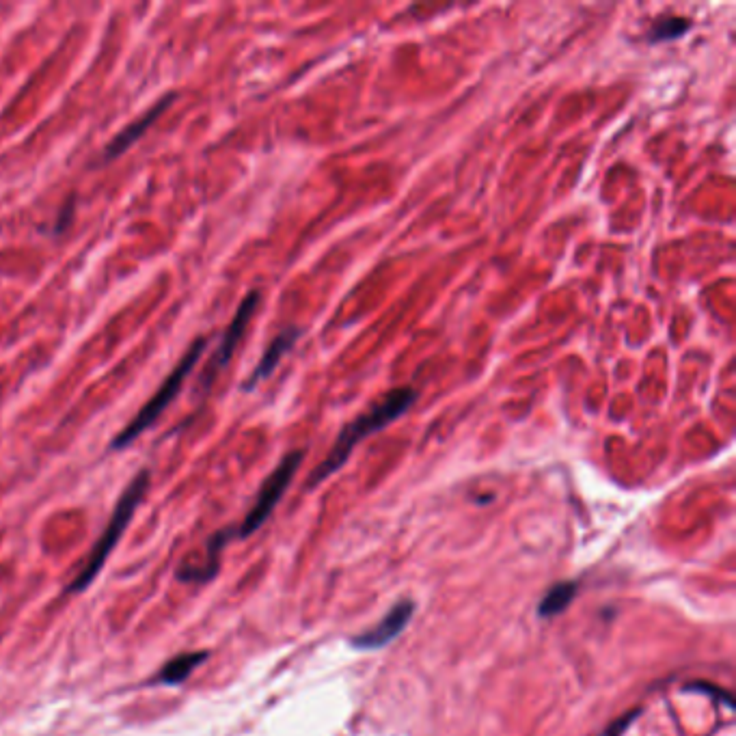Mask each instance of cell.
Masks as SVG:
<instances>
[{"mask_svg":"<svg viewBox=\"0 0 736 736\" xmlns=\"http://www.w3.org/2000/svg\"><path fill=\"white\" fill-rule=\"evenodd\" d=\"M173 100H175V93H167L165 98H160L152 108H149V111L145 115H141L139 119L132 121V124L128 128L121 130L115 136V139L106 145V149H104V160L111 162V160H115L119 156H124L134 143H139L141 136L149 128H152L162 115H165L169 111V106L173 104Z\"/></svg>","mask_w":736,"mask_h":736,"instance_id":"cell-7","label":"cell"},{"mask_svg":"<svg viewBox=\"0 0 736 736\" xmlns=\"http://www.w3.org/2000/svg\"><path fill=\"white\" fill-rule=\"evenodd\" d=\"M206 659H208L206 650L177 654V657H173L171 661L165 663V667H162L160 674L154 678V685H167V687L182 685L184 680L193 674Z\"/></svg>","mask_w":736,"mask_h":736,"instance_id":"cell-9","label":"cell"},{"mask_svg":"<svg viewBox=\"0 0 736 736\" xmlns=\"http://www.w3.org/2000/svg\"><path fill=\"white\" fill-rule=\"evenodd\" d=\"M301 335H303V331H301V329H285V331H281L275 339H272L270 346H268V348H266V352L262 354L260 363L255 365V370L251 372L249 380H247V383H244V387H242V389H244V391L255 389L257 385L262 383V380H266L272 372H275V370H277V365L281 363V359H283L285 354H288V352L294 348V344L298 342V337H301Z\"/></svg>","mask_w":736,"mask_h":736,"instance_id":"cell-8","label":"cell"},{"mask_svg":"<svg viewBox=\"0 0 736 736\" xmlns=\"http://www.w3.org/2000/svg\"><path fill=\"white\" fill-rule=\"evenodd\" d=\"M413 609H415V605L411 601H400L387 613L383 620H380L374 626V629H370V631L359 635V637H354L352 646L359 648V650H376V648L387 646L389 642H393V639L406 629V624L411 622Z\"/></svg>","mask_w":736,"mask_h":736,"instance_id":"cell-6","label":"cell"},{"mask_svg":"<svg viewBox=\"0 0 736 736\" xmlns=\"http://www.w3.org/2000/svg\"><path fill=\"white\" fill-rule=\"evenodd\" d=\"M206 346H208L206 337H197L195 342L190 344V348L186 350V354L180 359V363L173 367V372L167 376L165 383L160 385V389L152 395V398H149V402L141 408V411L134 415V419L130 421V424L115 436V441L111 445L113 449L128 447L130 443H134L136 439H139L143 432H147L149 428L156 424L158 417L167 411L169 404L177 398V393L182 391L188 374L193 372V367L199 363Z\"/></svg>","mask_w":736,"mask_h":736,"instance_id":"cell-3","label":"cell"},{"mask_svg":"<svg viewBox=\"0 0 736 736\" xmlns=\"http://www.w3.org/2000/svg\"><path fill=\"white\" fill-rule=\"evenodd\" d=\"M577 596V583L575 581H564V583H557L553 585V588L544 594L542 603L538 607V613L542 618H553V616H560V613L564 609H568V605L575 601Z\"/></svg>","mask_w":736,"mask_h":736,"instance_id":"cell-11","label":"cell"},{"mask_svg":"<svg viewBox=\"0 0 736 736\" xmlns=\"http://www.w3.org/2000/svg\"><path fill=\"white\" fill-rule=\"evenodd\" d=\"M693 22L689 18H661L657 24L652 26L648 33V42L650 44H663V42H674V39L685 37L691 31Z\"/></svg>","mask_w":736,"mask_h":736,"instance_id":"cell-12","label":"cell"},{"mask_svg":"<svg viewBox=\"0 0 736 736\" xmlns=\"http://www.w3.org/2000/svg\"><path fill=\"white\" fill-rule=\"evenodd\" d=\"M225 540H227V531L216 534L210 542L208 557L203 560V564L201 566H182L180 570H177V577H180L182 581H193V583L210 581L216 575V570H218V560H221V551L225 547Z\"/></svg>","mask_w":736,"mask_h":736,"instance_id":"cell-10","label":"cell"},{"mask_svg":"<svg viewBox=\"0 0 736 736\" xmlns=\"http://www.w3.org/2000/svg\"><path fill=\"white\" fill-rule=\"evenodd\" d=\"M303 456L305 454L301 452V449H296V452H290L288 456H285L279 462V467L268 475V480L262 484L260 493H257V499L253 503V508L249 510L247 519H244V523L238 529V536L240 538H247V536L255 534V531L260 529L270 519L272 510L277 508V503L285 495V490H288V486L292 484L298 467H301Z\"/></svg>","mask_w":736,"mask_h":736,"instance_id":"cell-4","label":"cell"},{"mask_svg":"<svg viewBox=\"0 0 736 736\" xmlns=\"http://www.w3.org/2000/svg\"><path fill=\"white\" fill-rule=\"evenodd\" d=\"M147 488H149V471L143 469V471H139V473H136L132 477V482L126 486L124 493H121V497L117 501V506H115L113 514H111V521H108L106 529L102 531V536L98 538V542H95V547L87 555V560H85L83 568H80L78 575L72 579L67 592L78 594V592L87 590L89 585L93 583V579L100 575V570L104 568V564L108 560V555H111L115 551L119 538L124 536L126 527L130 525L136 506H139V503L143 501V497L147 493Z\"/></svg>","mask_w":736,"mask_h":736,"instance_id":"cell-2","label":"cell"},{"mask_svg":"<svg viewBox=\"0 0 736 736\" xmlns=\"http://www.w3.org/2000/svg\"><path fill=\"white\" fill-rule=\"evenodd\" d=\"M257 305H260V292H251L240 303L234 320L229 322L227 331H225V335L221 339V346L216 348L212 361L208 363V367H206V370H203V374L199 378V395L210 391V387H212V383L216 380V376L221 374L225 370V367L229 365L231 357H234L236 350H238L240 339L244 337V333H247V326H249L251 318L255 316Z\"/></svg>","mask_w":736,"mask_h":736,"instance_id":"cell-5","label":"cell"},{"mask_svg":"<svg viewBox=\"0 0 736 736\" xmlns=\"http://www.w3.org/2000/svg\"><path fill=\"white\" fill-rule=\"evenodd\" d=\"M415 400H417V391L413 387L393 389L376 406H372L370 411L350 421V424L339 432L329 456H326L320 462V467H316V471L311 473L309 488L322 484L324 480H329L335 471H339L346 465V460L350 458L354 447H357L363 439H367L370 434L387 428L391 421L400 419L408 408L415 404Z\"/></svg>","mask_w":736,"mask_h":736,"instance_id":"cell-1","label":"cell"}]
</instances>
